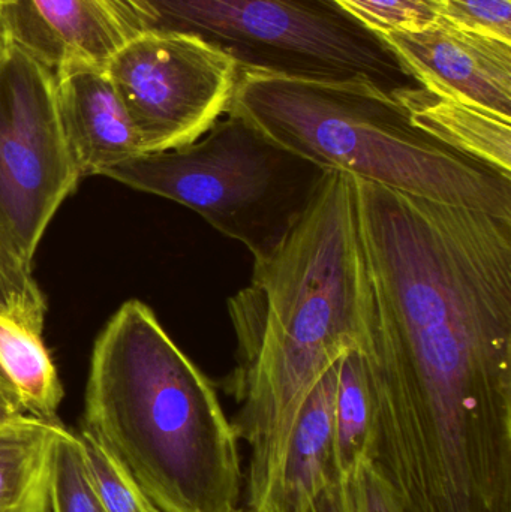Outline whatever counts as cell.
Wrapping results in <instances>:
<instances>
[{
    "label": "cell",
    "instance_id": "26",
    "mask_svg": "<svg viewBox=\"0 0 511 512\" xmlns=\"http://www.w3.org/2000/svg\"><path fill=\"white\" fill-rule=\"evenodd\" d=\"M0 384L5 385V387H8L9 390L14 391L15 393L14 387H12L11 382H9L8 378H6L5 373H3L2 367H0Z\"/></svg>",
    "mask_w": 511,
    "mask_h": 512
},
{
    "label": "cell",
    "instance_id": "8",
    "mask_svg": "<svg viewBox=\"0 0 511 512\" xmlns=\"http://www.w3.org/2000/svg\"><path fill=\"white\" fill-rule=\"evenodd\" d=\"M143 155L188 146L227 111L237 80L230 56L186 33L150 29L104 66Z\"/></svg>",
    "mask_w": 511,
    "mask_h": 512
},
{
    "label": "cell",
    "instance_id": "25",
    "mask_svg": "<svg viewBox=\"0 0 511 512\" xmlns=\"http://www.w3.org/2000/svg\"><path fill=\"white\" fill-rule=\"evenodd\" d=\"M14 0H0V42H2L3 38V29H2V12L3 9L8 8L9 5H12Z\"/></svg>",
    "mask_w": 511,
    "mask_h": 512
},
{
    "label": "cell",
    "instance_id": "22",
    "mask_svg": "<svg viewBox=\"0 0 511 512\" xmlns=\"http://www.w3.org/2000/svg\"><path fill=\"white\" fill-rule=\"evenodd\" d=\"M348 484L354 512H399L395 499L368 460L357 466Z\"/></svg>",
    "mask_w": 511,
    "mask_h": 512
},
{
    "label": "cell",
    "instance_id": "21",
    "mask_svg": "<svg viewBox=\"0 0 511 512\" xmlns=\"http://www.w3.org/2000/svg\"><path fill=\"white\" fill-rule=\"evenodd\" d=\"M455 23L511 42V0H444Z\"/></svg>",
    "mask_w": 511,
    "mask_h": 512
},
{
    "label": "cell",
    "instance_id": "3",
    "mask_svg": "<svg viewBox=\"0 0 511 512\" xmlns=\"http://www.w3.org/2000/svg\"><path fill=\"white\" fill-rule=\"evenodd\" d=\"M81 429L161 512H246L239 441L215 385L129 300L96 340Z\"/></svg>",
    "mask_w": 511,
    "mask_h": 512
},
{
    "label": "cell",
    "instance_id": "4",
    "mask_svg": "<svg viewBox=\"0 0 511 512\" xmlns=\"http://www.w3.org/2000/svg\"><path fill=\"white\" fill-rule=\"evenodd\" d=\"M225 113L324 170L511 219L510 173L420 128L398 96L371 81L239 71Z\"/></svg>",
    "mask_w": 511,
    "mask_h": 512
},
{
    "label": "cell",
    "instance_id": "6",
    "mask_svg": "<svg viewBox=\"0 0 511 512\" xmlns=\"http://www.w3.org/2000/svg\"><path fill=\"white\" fill-rule=\"evenodd\" d=\"M155 29L218 48L237 71L371 81L398 96L425 89L395 51L335 0H146Z\"/></svg>",
    "mask_w": 511,
    "mask_h": 512
},
{
    "label": "cell",
    "instance_id": "7",
    "mask_svg": "<svg viewBox=\"0 0 511 512\" xmlns=\"http://www.w3.org/2000/svg\"><path fill=\"white\" fill-rule=\"evenodd\" d=\"M80 179L60 120L53 69L3 33L0 240L27 267Z\"/></svg>",
    "mask_w": 511,
    "mask_h": 512
},
{
    "label": "cell",
    "instance_id": "5",
    "mask_svg": "<svg viewBox=\"0 0 511 512\" xmlns=\"http://www.w3.org/2000/svg\"><path fill=\"white\" fill-rule=\"evenodd\" d=\"M327 173L225 113L194 143L138 156L107 177L194 210L260 259L281 245Z\"/></svg>",
    "mask_w": 511,
    "mask_h": 512
},
{
    "label": "cell",
    "instance_id": "11",
    "mask_svg": "<svg viewBox=\"0 0 511 512\" xmlns=\"http://www.w3.org/2000/svg\"><path fill=\"white\" fill-rule=\"evenodd\" d=\"M54 75L63 132L81 179L107 176L143 155L128 111L102 66L68 63Z\"/></svg>",
    "mask_w": 511,
    "mask_h": 512
},
{
    "label": "cell",
    "instance_id": "17",
    "mask_svg": "<svg viewBox=\"0 0 511 512\" xmlns=\"http://www.w3.org/2000/svg\"><path fill=\"white\" fill-rule=\"evenodd\" d=\"M77 435L90 484L104 512H161L95 436L83 429Z\"/></svg>",
    "mask_w": 511,
    "mask_h": 512
},
{
    "label": "cell",
    "instance_id": "18",
    "mask_svg": "<svg viewBox=\"0 0 511 512\" xmlns=\"http://www.w3.org/2000/svg\"><path fill=\"white\" fill-rule=\"evenodd\" d=\"M47 303L27 267L0 240V319L41 336Z\"/></svg>",
    "mask_w": 511,
    "mask_h": 512
},
{
    "label": "cell",
    "instance_id": "2",
    "mask_svg": "<svg viewBox=\"0 0 511 512\" xmlns=\"http://www.w3.org/2000/svg\"><path fill=\"white\" fill-rule=\"evenodd\" d=\"M234 367L221 388L251 448L246 512H261L297 414L321 376L366 337L368 276L353 176L330 170L281 245L254 259L251 282L228 298Z\"/></svg>",
    "mask_w": 511,
    "mask_h": 512
},
{
    "label": "cell",
    "instance_id": "14",
    "mask_svg": "<svg viewBox=\"0 0 511 512\" xmlns=\"http://www.w3.org/2000/svg\"><path fill=\"white\" fill-rule=\"evenodd\" d=\"M416 125L455 149L511 174V120L426 89L401 93Z\"/></svg>",
    "mask_w": 511,
    "mask_h": 512
},
{
    "label": "cell",
    "instance_id": "23",
    "mask_svg": "<svg viewBox=\"0 0 511 512\" xmlns=\"http://www.w3.org/2000/svg\"><path fill=\"white\" fill-rule=\"evenodd\" d=\"M305 512H354L348 480L330 483Z\"/></svg>",
    "mask_w": 511,
    "mask_h": 512
},
{
    "label": "cell",
    "instance_id": "9",
    "mask_svg": "<svg viewBox=\"0 0 511 512\" xmlns=\"http://www.w3.org/2000/svg\"><path fill=\"white\" fill-rule=\"evenodd\" d=\"M378 35L428 92L511 120V42L446 15L422 29Z\"/></svg>",
    "mask_w": 511,
    "mask_h": 512
},
{
    "label": "cell",
    "instance_id": "1",
    "mask_svg": "<svg viewBox=\"0 0 511 512\" xmlns=\"http://www.w3.org/2000/svg\"><path fill=\"white\" fill-rule=\"evenodd\" d=\"M353 183L368 462L399 512H511V219Z\"/></svg>",
    "mask_w": 511,
    "mask_h": 512
},
{
    "label": "cell",
    "instance_id": "20",
    "mask_svg": "<svg viewBox=\"0 0 511 512\" xmlns=\"http://www.w3.org/2000/svg\"><path fill=\"white\" fill-rule=\"evenodd\" d=\"M374 32L422 29L444 14V0H335Z\"/></svg>",
    "mask_w": 511,
    "mask_h": 512
},
{
    "label": "cell",
    "instance_id": "16",
    "mask_svg": "<svg viewBox=\"0 0 511 512\" xmlns=\"http://www.w3.org/2000/svg\"><path fill=\"white\" fill-rule=\"evenodd\" d=\"M371 399L362 354L351 351L339 360L335 402V459L339 475L350 480L368 460Z\"/></svg>",
    "mask_w": 511,
    "mask_h": 512
},
{
    "label": "cell",
    "instance_id": "13",
    "mask_svg": "<svg viewBox=\"0 0 511 512\" xmlns=\"http://www.w3.org/2000/svg\"><path fill=\"white\" fill-rule=\"evenodd\" d=\"M62 421L0 420V512H51L54 454Z\"/></svg>",
    "mask_w": 511,
    "mask_h": 512
},
{
    "label": "cell",
    "instance_id": "24",
    "mask_svg": "<svg viewBox=\"0 0 511 512\" xmlns=\"http://www.w3.org/2000/svg\"><path fill=\"white\" fill-rule=\"evenodd\" d=\"M21 415L27 414L24 412L17 394L0 384V420H11V418L21 417Z\"/></svg>",
    "mask_w": 511,
    "mask_h": 512
},
{
    "label": "cell",
    "instance_id": "10",
    "mask_svg": "<svg viewBox=\"0 0 511 512\" xmlns=\"http://www.w3.org/2000/svg\"><path fill=\"white\" fill-rule=\"evenodd\" d=\"M155 26L146 0H14L2 12L3 33L53 71L77 62L104 68Z\"/></svg>",
    "mask_w": 511,
    "mask_h": 512
},
{
    "label": "cell",
    "instance_id": "19",
    "mask_svg": "<svg viewBox=\"0 0 511 512\" xmlns=\"http://www.w3.org/2000/svg\"><path fill=\"white\" fill-rule=\"evenodd\" d=\"M51 512H104L90 484L80 438L66 427L54 454Z\"/></svg>",
    "mask_w": 511,
    "mask_h": 512
},
{
    "label": "cell",
    "instance_id": "15",
    "mask_svg": "<svg viewBox=\"0 0 511 512\" xmlns=\"http://www.w3.org/2000/svg\"><path fill=\"white\" fill-rule=\"evenodd\" d=\"M0 367L30 417L57 421L63 387L41 336L0 319Z\"/></svg>",
    "mask_w": 511,
    "mask_h": 512
},
{
    "label": "cell",
    "instance_id": "12",
    "mask_svg": "<svg viewBox=\"0 0 511 512\" xmlns=\"http://www.w3.org/2000/svg\"><path fill=\"white\" fill-rule=\"evenodd\" d=\"M338 364L303 402L261 512H305L330 483L344 480L335 459Z\"/></svg>",
    "mask_w": 511,
    "mask_h": 512
}]
</instances>
